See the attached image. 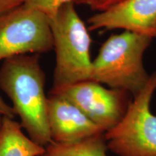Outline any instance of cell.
Instances as JSON below:
<instances>
[{
  "instance_id": "1",
  "label": "cell",
  "mask_w": 156,
  "mask_h": 156,
  "mask_svg": "<svg viewBox=\"0 0 156 156\" xmlns=\"http://www.w3.org/2000/svg\"><path fill=\"white\" fill-rule=\"evenodd\" d=\"M45 82L38 54L7 58L0 68V88L12 103L15 114L20 118L21 126L33 141L44 147L51 142Z\"/></svg>"
},
{
  "instance_id": "2",
  "label": "cell",
  "mask_w": 156,
  "mask_h": 156,
  "mask_svg": "<svg viewBox=\"0 0 156 156\" xmlns=\"http://www.w3.org/2000/svg\"><path fill=\"white\" fill-rule=\"evenodd\" d=\"M153 39L125 30L109 36L93 60L91 80L135 96L151 77L143 58Z\"/></svg>"
},
{
  "instance_id": "3",
  "label": "cell",
  "mask_w": 156,
  "mask_h": 156,
  "mask_svg": "<svg viewBox=\"0 0 156 156\" xmlns=\"http://www.w3.org/2000/svg\"><path fill=\"white\" fill-rule=\"evenodd\" d=\"M50 23L56 54L52 89L91 80V38L75 3L64 5Z\"/></svg>"
},
{
  "instance_id": "4",
  "label": "cell",
  "mask_w": 156,
  "mask_h": 156,
  "mask_svg": "<svg viewBox=\"0 0 156 156\" xmlns=\"http://www.w3.org/2000/svg\"><path fill=\"white\" fill-rule=\"evenodd\" d=\"M156 91V71L133 97L119 123L105 132L107 147L117 156H156V115L151 105Z\"/></svg>"
},
{
  "instance_id": "5",
  "label": "cell",
  "mask_w": 156,
  "mask_h": 156,
  "mask_svg": "<svg viewBox=\"0 0 156 156\" xmlns=\"http://www.w3.org/2000/svg\"><path fill=\"white\" fill-rule=\"evenodd\" d=\"M54 50L50 19L23 5L0 16V61Z\"/></svg>"
},
{
  "instance_id": "6",
  "label": "cell",
  "mask_w": 156,
  "mask_h": 156,
  "mask_svg": "<svg viewBox=\"0 0 156 156\" xmlns=\"http://www.w3.org/2000/svg\"><path fill=\"white\" fill-rule=\"evenodd\" d=\"M49 94L67 99L104 132L119 123L131 102L129 93L122 90L108 88L93 80L51 89Z\"/></svg>"
},
{
  "instance_id": "7",
  "label": "cell",
  "mask_w": 156,
  "mask_h": 156,
  "mask_svg": "<svg viewBox=\"0 0 156 156\" xmlns=\"http://www.w3.org/2000/svg\"><path fill=\"white\" fill-rule=\"evenodd\" d=\"M90 31L106 29L156 38V0H124L88 19Z\"/></svg>"
},
{
  "instance_id": "8",
  "label": "cell",
  "mask_w": 156,
  "mask_h": 156,
  "mask_svg": "<svg viewBox=\"0 0 156 156\" xmlns=\"http://www.w3.org/2000/svg\"><path fill=\"white\" fill-rule=\"evenodd\" d=\"M47 120L51 139L56 143H73L105 133L71 102L49 93Z\"/></svg>"
},
{
  "instance_id": "9",
  "label": "cell",
  "mask_w": 156,
  "mask_h": 156,
  "mask_svg": "<svg viewBox=\"0 0 156 156\" xmlns=\"http://www.w3.org/2000/svg\"><path fill=\"white\" fill-rule=\"evenodd\" d=\"M45 147L25 135L20 123L3 116L0 127V156H42Z\"/></svg>"
},
{
  "instance_id": "10",
  "label": "cell",
  "mask_w": 156,
  "mask_h": 156,
  "mask_svg": "<svg viewBox=\"0 0 156 156\" xmlns=\"http://www.w3.org/2000/svg\"><path fill=\"white\" fill-rule=\"evenodd\" d=\"M105 133L73 143L51 142L42 156H108Z\"/></svg>"
},
{
  "instance_id": "11",
  "label": "cell",
  "mask_w": 156,
  "mask_h": 156,
  "mask_svg": "<svg viewBox=\"0 0 156 156\" xmlns=\"http://www.w3.org/2000/svg\"><path fill=\"white\" fill-rule=\"evenodd\" d=\"M80 0H23V5L41 12L51 20L64 5L71 2L80 4Z\"/></svg>"
},
{
  "instance_id": "12",
  "label": "cell",
  "mask_w": 156,
  "mask_h": 156,
  "mask_svg": "<svg viewBox=\"0 0 156 156\" xmlns=\"http://www.w3.org/2000/svg\"><path fill=\"white\" fill-rule=\"evenodd\" d=\"M123 1L124 0H83L82 4L88 5L93 10L101 12L112 8Z\"/></svg>"
},
{
  "instance_id": "13",
  "label": "cell",
  "mask_w": 156,
  "mask_h": 156,
  "mask_svg": "<svg viewBox=\"0 0 156 156\" xmlns=\"http://www.w3.org/2000/svg\"><path fill=\"white\" fill-rule=\"evenodd\" d=\"M23 5V0H0V16Z\"/></svg>"
},
{
  "instance_id": "14",
  "label": "cell",
  "mask_w": 156,
  "mask_h": 156,
  "mask_svg": "<svg viewBox=\"0 0 156 156\" xmlns=\"http://www.w3.org/2000/svg\"><path fill=\"white\" fill-rule=\"evenodd\" d=\"M0 115L12 119L14 118L15 115H16L12 106H10L7 103H6L1 95H0Z\"/></svg>"
},
{
  "instance_id": "15",
  "label": "cell",
  "mask_w": 156,
  "mask_h": 156,
  "mask_svg": "<svg viewBox=\"0 0 156 156\" xmlns=\"http://www.w3.org/2000/svg\"><path fill=\"white\" fill-rule=\"evenodd\" d=\"M2 116H1L0 115V127H1V125H2Z\"/></svg>"
},
{
  "instance_id": "16",
  "label": "cell",
  "mask_w": 156,
  "mask_h": 156,
  "mask_svg": "<svg viewBox=\"0 0 156 156\" xmlns=\"http://www.w3.org/2000/svg\"><path fill=\"white\" fill-rule=\"evenodd\" d=\"M82 2H83V0H80V4H82Z\"/></svg>"
}]
</instances>
